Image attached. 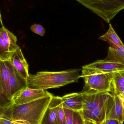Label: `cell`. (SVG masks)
Wrapping results in <instances>:
<instances>
[{
  "label": "cell",
  "instance_id": "obj_1",
  "mask_svg": "<svg viewBox=\"0 0 124 124\" xmlns=\"http://www.w3.org/2000/svg\"><path fill=\"white\" fill-rule=\"evenodd\" d=\"M81 70L78 69L57 72L39 71L34 75L29 74L28 87L46 90L77 82L80 78Z\"/></svg>",
  "mask_w": 124,
  "mask_h": 124
},
{
  "label": "cell",
  "instance_id": "obj_2",
  "mask_svg": "<svg viewBox=\"0 0 124 124\" xmlns=\"http://www.w3.org/2000/svg\"><path fill=\"white\" fill-rule=\"evenodd\" d=\"M54 95L51 93L25 104L11 106L12 121L24 120L30 124H42L45 112Z\"/></svg>",
  "mask_w": 124,
  "mask_h": 124
},
{
  "label": "cell",
  "instance_id": "obj_3",
  "mask_svg": "<svg viewBox=\"0 0 124 124\" xmlns=\"http://www.w3.org/2000/svg\"><path fill=\"white\" fill-rule=\"evenodd\" d=\"M113 73H103L94 69L83 68L80 77L84 80L82 92H114Z\"/></svg>",
  "mask_w": 124,
  "mask_h": 124
},
{
  "label": "cell",
  "instance_id": "obj_4",
  "mask_svg": "<svg viewBox=\"0 0 124 124\" xmlns=\"http://www.w3.org/2000/svg\"><path fill=\"white\" fill-rule=\"evenodd\" d=\"M109 23L124 9V0H75Z\"/></svg>",
  "mask_w": 124,
  "mask_h": 124
},
{
  "label": "cell",
  "instance_id": "obj_5",
  "mask_svg": "<svg viewBox=\"0 0 124 124\" xmlns=\"http://www.w3.org/2000/svg\"><path fill=\"white\" fill-rule=\"evenodd\" d=\"M17 39L3 26L0 28V60L9 61L19 46Z\"/></svg>",
  "mask_w": 124,
  "mask_h": 124
},
{
  "label": "cell",
  "instance_id": "obj_6",
  "mask_svg": "<svg viewBox=\"0 0 124 124\" xmlns=\"http://www.w3.org/2000/svg\"><path fill=\"white\" fill-rule=\"evenodd\" d=\"M8 61L10 76L9 81V93L13 100L23 90L28 87L27 79L25 78Z\"/></svg>",
  "mask_w": 124,
  "mask_h": 124
},
{
  "label": "cell",
  "instance_id": "obj_7",
  "mask_svg": "<svg viewBox=\"0 0 124 124\" xmlns=\"http://www.w3.org/2000/svg\"><path fill=\"white\" fill-rule=\"evenodd\" d=\"M108 100L106 106V119H117L124 123V103L114 92Z\"/></svg>",
  "mask_w": 124,
  "mask_h": 124
},
{
  "label": "cell",
  "instance_id": "obj_8",
  "mask_svg": "<svg viewBox=\"0 0 124 124\" xmlns=\"http://www.w3.org/2000/svg\"><path fill=\"white\" fill-rule=\"evenodd\" d=\"M83 97V110H91L105 103L111 93L109 92H82Z\"/></svg>",
  "mask_w": 124,
  "mask_h": 124
},
{
  "label": "cell",
  "instance_id": "obj_9",
  "mask_svg": "<svg viewBox=\"0 0 124 124\" xmlns=\"http://www.w3.org/2000/svg\"><path fill=\"white\" fill-rule=\"evenodd\" d=\"M49 93L44 90L28 87L22 91L13 99V105H20L28 103L46 96Z\"/></svg>",
  "mask_w": 124,
  "mask_h": 124
},
{
  "label": "cell",
  "instance_id": "obj_10",
  "mask_svg": "<svg viewBox=\"0 0 124 124\" xmlns=\"http://www.w3.org/2000/svg\"><path fill=\"white\" fill-rule=\"evenodd\" d=\"M91 69L103 73H113L124 70V63L106 60H98L82 66V68Z\"/></svg>",
  "mask_w": 124,
  "mask_h": 124
},
{
  "label": "cell",
  "instance_id": "obj_11",
  "mask_svg": "<svg viewBox=\"0 0 124 124\" xmlns=\"http://www.w3.org/2000/svg\"><path fill=\"white\" fill-rule=\"evenodd\" d=\"M62 104V97L53 96L45 112L42 124H56V119Z\"/></svg>",
  "mask_w": 124,
  "mask_h": 124
},
{
  "label": "cell",
  "instance_id": "obj_12",
  "mask_svg": "<svg viewBox=\"0 0 124 124\" xmlns=\"http://www.w3.org/2000/svg\"><path fill=\"white\" fill-rule=\"evenodd\" d=\"M9 61L20 74L27 79L29 76V65L20 47L17 48Z\"/></svg>",
  "mask_w": 124,
  "mask_h": 124
},
{
  "label": "cell",
  "instance_id": "obj_13",
  "mask_svg": "<svg viewBox=\"0 0 124 124\" xmlns=\"http://www.w3.org/2000/svg\"><path fill=\"white\" fill-rule=\"evenodd\" d=\"M62 98L63 108L75 111L83 110V97L81 93L67 94Z\"/></svg>",
  "mask_w": 124,
  "mask_h": 124
},
{
  "label": "cell",
  "instance_id": "obj_14",
  "mask_svg": "<svg viewBox=\"0 0 124 124\" xmlns=\"http://www.w3.org/2000/svg\"><path fill=\"white\" fill-rule=\"evenodd\" d=\"M108 100L105 103L94 109L82 110L84 119L91 120L98 124L102 123L106 119V106Z\"/></svg>",
  "mask_w": 124,
  "mask_h": 124
},
{
  "label": "cell",
  "instance_id": "obj_15",
  "mask_svg": "<svg viewBox=\"0 0 124 124\" xmlns=\"http://www.w3.org/2000/svg\"><path fill=\"white\" fill-rule=\"evenodd\" d=\"M9 76L8 61L0 60V90L8 98L12 100L10 97L9 86Z\"/></svg>",
  "mask_w": 124,
  "mask_h": 124
},
{
  "label": "cell",
  "instance_id": "obj_16",
  "mask_svg": "<svg viewBox=\"0 0 124 124\" xmlns=\"http://www.w3.org/2000/svg\"><path fill=\"white\" fill-rule=\"evenodd\" d=\"M108 54L106 60L117 63H124V47L116 46L110 42Z\"/></svg>",
  "mask_w": 124,
  "mask_h": 124
},
{
  "label": "cell",
  "instance_id": "obj_17",
  "mask_svg": "<svg viewBox=\"0 0 124 124\" xmlns=\"http://www.w3.org/2000/svg\"><path fill=\"white\" fill-rule=\"evenodd\" d=\"M112 82L113 92L119 96L124 90V70L113 73Z\"/></svg>",
  "mask_w": 124,
  "mask_h": 124
},
{
  "label": "cell",
  "instance_id": "obj_18",
  "mask_svg": "<svg viewBox=\"0 0 124 124\" xmlns=\"http://www.w3.org/2000/svg\"><path fill=\"white\" fill-rule=\"evenodd\" d=\"M100 40L108 42H110L116 46L124 47V44L115 32L111 24H109V28L108 31L101 36Z\"/></svg>",
  "mask_w": 124,
  "mask_h": 124
},
{
  "label": "cell",
  "instance_id": "obj_19",
  "mask_svg": "<svg viewBox=\"0 0 124 124\" xmlns=\"http://www.w3.org/2000/svg\"><path fill=\"white\" fill-rule=\"evenodd\" d=\"M12 122L11 106L6 108H0V124H11Z\"/></svg>",
  "mask_w": 124,
  "mask_h": 124
},
{
  "label": "cell",
  "instance_id": "obj_20",
  "mask_svg": "<svg viewBox=\"0 0 124 124\" xmlns=\"http://www.w3.org/2000/svg\"><path fill=\"white\" fill-rule=\"evenodd\" d=\"M13 102L9 99L0 90V108H6L13 105Z\"/></svg>",
  "mask_w": 124,
  "mask_h": 124
},
{
  "label": "cell",
  "instance_id": "obj_21",
  "mask_svg": "<svg viewBox=\"0 0 124 124\" xmlns=\"http://www.w3.org/2000/svg\"><path fill=\"white\" fill-rule=\"evenodd\" d=\"M73 124H84V118L83 116V111H74L73 114Z\"/></svg>",
  "mask_w": 124,
  "mask_h": 124
},
{
  "label": "cell",
  "instance_id": "obj_22",
  "mask_svg": "<svg viewBox=\"0 0 124 124\" xmlns=\"http://www.w3.org/2000/svg\"><path fill=\"white\" fill-rule=\"evenodd\" d=\"M56 124H67L62 104L56 119Z\"/></svg>",
  "mask_w": 124,
  "mask_h": 124
},
{
  "label": "cell",
  "instance_id": "obj_23",
  "mask_svg": "<svg viewBox=\"0 0 124 124\" xmlns=\"http://www.w3.org/2000/svg\"><path fill=\"white\" fill-rule=\"evenodd\" d=\"M30 28L33 32L41 36H43L45 34V29L41 25L35 24L31 26Z\"/></svg>",
  "mask_w": 124,
  "mask_h": 124
},
{
  "label": "cell",
  "instance_id": "obj_24",
  "mask_svg": "<svg viewBox=\"0 0 124 124\" xmlns=\"http://www.w3.org/2000/svg\"><path fill=\"white\" fill-rule=\"evenodd\" d=\"M63 110H64L67 124H73V111L65 108H63Z\"/></svg>",
  "mask_w": 124,
  "mask_h": 124
},
{
  "label": "cell",
  "instance_id": "obj_25",
  "mask_svg": "<svg viewBox=\"0 0 124 124\" xmlns=\"http://www.w3.org/2000/svg\"><path fill=\"white\" fill-rule=\"evenodd\" d=\"M101 124H123L118 120L113 119H107Z\"/></svg>",
  "mask_w": 124,
  "mask_h": 124
},
{
  "label": "cell",
  "instance_id": "obj_26",
  "mask_svg": "<svg viewBox=\"0 0 124 124\" xmlns=\"http://www.w3.org/2000/svg\"><path fill=\"white\" fill-rule=\"evenodd\" d=\"M11 124H30L28 122L24 120H16L12 121Z\"/></svg>",
  "mask_w": 124,
  "mask_h": 124
},
{
  "label": "cell",
  "instance_id": "obj_27",
  "mask_svg": "<svg viewBox=\"0 0 124 124\" xmlns=\"http://www.w3.org/2000/svg\"><path fill=\"white\" fill-rule=\"evenodd\" d=\"M84 124H98L88 119H84Z\"/></svg>",
  "mask_w": 124,
  "mask_h": 124
},
{
  "label": "cell",
  "instance_id": "obj_28",
  "mask_svg": "<svg viewBox=\"0 0 124 124\" xmlns=\"http://www.w3.org/2000/svg\"><path fill=\"white\" fill-rule=\"evenodd\" d=\"M119 96V97L124 102V90L119 96Z\"/></svg>",
  "mask_w": 124,
  "mask_h": 124
},
{
  "label": "cell",
  "instance_id": "obj_29",
  "mask_svg": "<svg viewBox=\"0 0 124 124\" xmlns=\"http://www.w3.org/2000/svg\"><path fill=\"white\" fill-rule=\"evenodd\" d=\"M0 22L1 23L2 26H3V22H2V19H1V15L0 11Z\"/></svg>",
  "mask_w": 124,
  "mask_h": 124
},
{
  "label": "cell",
  "instance_id": "obj_30",
  "mask_svg": "<svg viewBox=\"0 0 124 124\" xmlns=\"http://www.w3.org/2000/svg\"></svg>",
  "mask_w": 124,
  "mask_h": 124
}]
</instances>
